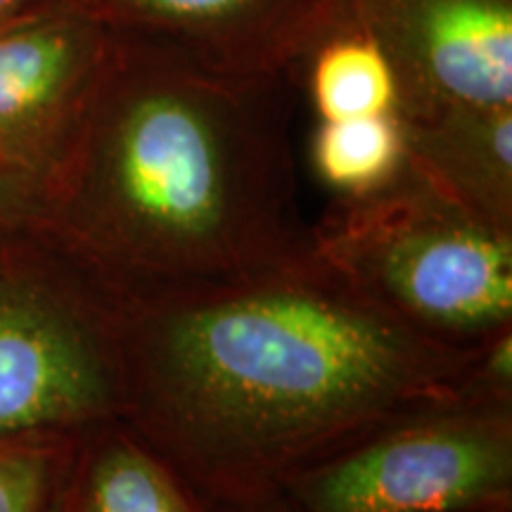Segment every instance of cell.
Wrapping results in <instances>:
<instances>
[{
  "instance_id": "1",
  "label": "cell",
  "mask_w": 512,
  "mask_h": 512,
  "mask_svg": "<svg viewBox=\"0 0 512 512\" xmlns=\"http://www.w3.org/2000/svg\"><path fill=\"white\" fill-rule=\"evenodd\" d=\"M124 420L214 508L463 389L479 349L420 335L313 254L121 304Z\"/></svg>"
},
{
  "instance_id": "2",
  "label": "cell",
  "mask_w": 512,
  "mask_h": 512,
  "mask_svg": "<svg viewBox=\"0 0 512 512\" xmlns=\"http://www.w3.org/2000/svg\"><path fill=\"white\" fill-rule=\"evenodd\" d=\"M46 228L121 304L304 254L290 76L228 74L114 34Z\"/></svg>"
},
{
  "instance_id": "3",
  "label": "cell",
  "mask_w": 512,
  "mask_h": 512,
  "mask_svg": "<svg viewBox=\"0 0 512 512\" xmlns=\"http://www.w3.org/2000/svg\"><path fill=\"white\" fill-rule=\"evenodd\" d=\"M313 254L408 328L456 349L512 330V230L446 197L411 164L311 226Z\"/></svg>"
},
{
  "instance_id": "4",
  "label": "cell",
  "mask_w": 512,
  "mask_h": 512,
  "mask_svg": "<svg viewBox=\"0 0 512 512\" xmlns=\"http://www.w3.org/2000/svg\"><path fill=\"white\" fill-rule=\"evenodd\" d=\"M124 418L121 302L43 226L0 228V437Z\"/></svg>"
},
{
  "instance_id": "5",
  "label": "cell",
  "mask_w": 512,
  "mask_h": 512,
  "mask_svg": "<svg viewBox=\"0 0 512 512\" xmlns=\"http://www.w3.org/2000/svg\"><path fill=\"white\" fill-rule=\"evenodd\" d=\"M290 512L512 510V403L465 389L394 415L311 463Z\"/></svg>"
},
{
  "instance_id": "6",
  "label": "cell",
  "mask_w": 512,
  "mask_h": 512,
  "mask_svg": "<svg viewBox=\"0 0 512 512\" xmlns=\"http://www.w3.org/2000/svg\"><path fill=\"white\" fill-rule=\"evenodd\" d=\"M114 34L74 0L0 15V171L46 207L105 72Z\"/></svg>"
},
{
  "instance_id": "7",
  "label": "cell",
  "mask_w": 512,
  "mask_h": 512,
  "mask_svg": "<svg viewBox=\"0 0 512 512\" xmlns=\"http://www.w3.org/2000/svg\"><path fill=\"white\" fill-rule=\"evenodd\" d=\"M349 27L380 43L399 117L451 105H512V0H342Z\"/></svg>"
},
{
  "instance_id": "8",
  "label": "cell",
  "mask_w": 512,
  "mask_h": 512,
  "mask_svg": "<svg viewBox=\"0 0 512 512\" xmlns=\"http://www.w3.org/2000/svg\"><path fill=\"white\" fill-rule=\"evenodd\" d=\"M112 34L162 41L240 76H292L332 31L342 0H74Z\"/></svg>"
},
{
  "instance_id": "9",
  "label": "cell",
  "mask_w": 512,
  "mask_h": 512,
  "mask_svg": "<svg viewBox=\"0 0 512 512\" xmlns=\"http://www.w3.org/2000/svg\"><path fill=\"white\" fill-rule=\"evenodd\" d=\"M408 164L460 207L512 230V105H451L403 119Z\"/></svg>"
},
{
  "instance_id": "10",
  "label": "cell",
  "mask_w": 512,
  "mask_h": 512,
  "mask_svg": "<svg viewBox=\"0 0 512 512\" xmlns=\"http://www.w3.org/2000/svg\"><path fill=\"white\" fill-rule=\"evenodd\" d=\"M50 512H216L124 418L81 432Z\"/></svg>"
},
{
  "instance_id": "11",
  "label": "cell",
  "mask_w": 512,
  "mask_h": 512,
  "mask_svg": "<svg viewBox=\"0 0 512 512\" xmlns=\"http://www.w3.org/2000/svg\"><path fill=\"white\" fill-rule=\"evenodd\" d=\"M299 74L318 121L399 112V88L387 55L375 38L349 24L323 38Z\"/></svg>"
},
{
  "instance_id": "12",
  "label": "cell",
  "mask_w": 512,
  "mask_h": 512,
  "mask_svg": "<svg viewBox=\"0 0 512 512\" xmlns=\"http://www.w3.org/2000/svg\"><path fill=\"white\" fill-rule=\"evenodd\" d=\"M309 157L313 174L337 200H361L392 185L408 166L399 112L318 121Z\"/></svg>"
},
{
  "instance_id": "13",
  "label": "cell",
  "mask_w": 512,
  "mask_h": 512,
  "mask_svg": "<svg viewBox=\"0 0 512 512\" xmlns=\"http://www.w3.org/2000/svg\"><path fill=\"white\" fill-rule=\"evenodd\" d=\"M76 437H0V512L53 510Z\"/></svg>"
},
{
  "instance_id": "14",
  "label": "cell",
  "mask_w": 512,
  "mask_h": 512,
  "mask_svg": "<svg viewBox=\"0 0 512 512\" xmlns=\"http://www.w3.org/2000/svg\"><path fill=\"white\" fill-rule=\"evenodd\" d=\"M46 226V207L29 188L0 171V228Z\"/></svg>"
},
{
  "instance_id": "15",
  "label": "cell",
  "mask_w": 512,
  "mask_h": 512,
  "mask_svg": "<svg viewBox=\"0 0 512 512\" xmlns=\"http://www.w3.org/2000/svg\"><path fill=\"white\" fill-rule=\"evenodd\" d=\"M216 512H290L278 496L268 498V501L247 503V505H228V508H216Z\"/></svg>"
},
{
  "instance_id": "16",
  "label": "cell",
  "mask_w": 512,
  "mask_h": 512,
  "mask_svg": "<svg viewBox=\"0 0 512 512\" xmlns=\"http://www.w3.org/2000/svg\"><path fill=\"white\" fill-rule=\"evenodd\" d=\"M27 3V0H0V15H5V12H10L12 8H17V5Z\"/></svg>"
},
{
  "instance_id": "17",
  "label": "cell",
  "mask_w": 512,
  "mask_h": 512,
  "mask_svg": "<svg viewBox=\"0 0 512 512\" xmlns=\"http://www.w3.org/2000/svg\"><path fill=\"white\" fill-rule=\"evenodd\" d=\"M458 512H512V510H458Z\"/></svg>"
}]
</instances>
